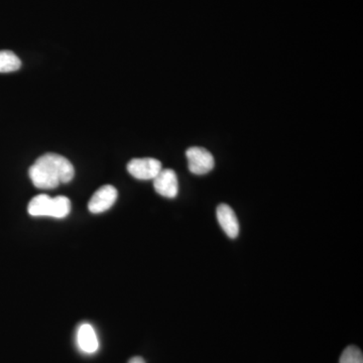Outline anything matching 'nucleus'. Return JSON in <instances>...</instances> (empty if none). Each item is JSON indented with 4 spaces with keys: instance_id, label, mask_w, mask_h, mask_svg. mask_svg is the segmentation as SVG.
<instances>
[{
    "instance_id": "nucleus-1",
    "label": "nucleus",
    "mask_w": 363,
    "mask_h": 363,
    "mask_svg": "<svg viewBox=\"0 0 363 363\" xmlns=\"http://www.w3.org/2000/svg\"><path fill=\"white\" fill-rule=\"evenodd\" d=\"M35 162L47 167L59 179L61 184L69 183L73 180L74 175H75L73 164L66 157L60 156V155L49 152V154L43 155Z\"/></svg>"
},
{
    "instance_id": "nucleus-2",
    "label": "nucleus",
    "mask_w": 363,
    "mask_h": 363,
    "mask_svg": "<svg viewBox=\"0 0 363 363\" xmlns=\"http://www.w3.org/2000/svg\"><path fill=\"white\" fill-rule=\"evenodd\" d=\"M191 173L197 176L206 175L214 169V157L204 147H192L186 152Z\"/></svg>"
},
{
    "instance_id": "nucleus-3",
    "label": "nucleus",
    "mask_w": 363,
    "mask_h": 363,
    "mask_svg": "<svg viewBox=\"0 0 363 363\" xmlns=\"http://www.w3.org/2000/svg\"><path fill=\"white\" fill-rule=\"evenodd\" d=\"M162 169L161 162L152 157L133 159L128 164V173L138 180H154Z\"/></svg>"
},
{
    "instance_id": "nucleus-4",
    "label": "nucleus",
    "mask_w": 363,
    "mask_h": 363,
    "mask_svg": "<svg viewBox=\"0 0 363 363\" xmlns=\"http://www.w3.org/2000/svg\"><path fill=\"white\" fill-rule=\"evenodd\" d=\"M154 187L157 194L162 197L174 199L178 196L179 181L175 171L171 169H162L154 179Z\"/></svg>"
},
{
    "instance_id": "nucleus-5",
    "label": "nucleus",
    "mask_w": 363,
    "mask_h": 363,
    "mask_svg": "<svg viewBox=\"0 0 363 363\" xmlns=\"http://www.w3.org/2000/svg\"><path fill=\"white\" fill-rule=\"evenodd\" d=\"M117 199V190L113 186L105 185L97 190L91 198L88 208L93 214L107 211L113 206Z\"/></svg>"
},
{
    "instance_id": "nucleus-6",
    "label": "nucleus",
    "mask_w": 363,
    "mask_h": 363,
    "mask_svg": "<svg viewBox=\"0 0 363 363\" xmlns=\"http://www.w3.org/2000/svg\"><path fill=\"white\" fill-rule=\"evenodd\" d=\"M76 343L79 350L85 354H94L99 350L96 331L91 324L83 323L78 327Z\"/></svg>"
},
{
    "instance_id": "nucleus-7",
    "label": "nucleus",
    "mask_w": 363,
    "mask_h": 363,
    "mask_svg": "<svg viewBox=\"0 0 363 363\" xmlns=\"http://www.w3.org/2000/svg\"><path fill=\"white\" fill-rule=\"evenodd\" d=\"M28 175L32 180L33 185L39 189H55L58 187L61 182L47 167L43 166L39 162L35 164L28 169Z\"/></svg>"
},
{
    "instance_id": "nucleus-8",
    "label": "nucleus",
    "mask_w": 363,
    "mask_h": 363,
    "mask_svg": "<svg viewBox=\"0 0 363 363\" xmlns=\"http://www.w3.org/2000/svg\"><path fill=\"white\" fill-rule=\"evenodd\" d=\"M217 220L219 225L229 238H238L240 234V222L233 208L227 204H220L216 210Z\"/></svg>"
},
{
    "instance_id": "nucleus-9",
    "label": "nucleus",
    "mask_w": 363,
    "mask_h": 363,
    "mask_svg": "<svg viewBox=\"0 0 363 363\" xmlns=\"http://www.w3.org/2000/svg\"><path fill=\"white\" fill-rule=\"evenodd\" d=\"M52 199L45 194L35 196L28 204V214L33 217L51 216Z\"/></svg>"
},
{
    "instance_id": "nucleus-10",
    "label": "nucleus",
    "mask_w": 363,
    "mask_h": 363,
    "mask_svg": "<svg viewBox=\"0 0 363 363\" xmlns=\"http://www.w3.org/2000/svg\"><path fill=\"white\" fill-rule=\"evenodd\" d=\"M21 67V61L13 52L0 51V73L18 71Z\"/></svg>"
},
{
    "instance_id": "nucleus-11",
    "label": "nucleus",
    "mask_w": 363,
    "mask_h": 363,
    "mask_svg": "<svg viewBox=\"0 0 363 363\" xmlns=\"http://www.w3.org/2000/svg\"><path fill=\"white\" fill-rule=\"evenodd\" d=\"M71 211V202L65 196L52 198L51 216L52 218H64Z\"/></svg>"
},
{
    "instance_id": "nucleus-12",
    "label": "nucleus",
    "mask_w": 363,
    "mask_h": 363,
    "mask_svg": "<svg viewBox=\"0 0 363 363\" xmlns=\"http://www.w3.org/2000/svg\"><path fill=\"white\" fill-rule=\"evenodd\" d=\"M339 363H363L362 351L357 346H348L343 351Z\"/></svg>"
},
{
    "instance_id": "nucleus-13",
    "label": "nucleus",
    "mask_w": 363,
    "mask_h": 363,
    "mask_svg": "<svg viewBox=\"0 0 363 363\" xmlns=\"http://www.w3.org/2000/svg\"><path fill=\"white\" fill-rule=\"evenodd\" d=\"M128 363H145V360L143 359L142 357H135L131 358L130 360V362Z\"/></svg>"
}]
</instances>
